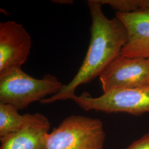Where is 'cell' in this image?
Masks as SVG:
<instances>
[{"instance_id": "1", "label": "cell", "mask_w": 149, "mask_h": 149, "mask_svg": "<svg viewBox=\"0 0 149 149\" xmlns=\"http://www.w3.org/2000/svg\"><path fill=\"white\" fill-rule=\"evenodd\" d=\"M91 18L90 42L85 58L76 74L55 95L40 102L52 104L58 101L73 100L76 89L100 76L117 59L128 41L125 27L116 17L108 19L102 10L98 0L87 2Z\"/></svg>"}, {"instance_id": "2", "label": "cell", "mask_w": 149, "mask_h": 149, "mask_svg": "<svg viewBox=\"0 0 149 149\" xmlns=\"http://www.w3.org/2000/svg\"><path fill=\"white\" fill-rule=\"evenodd\" d=\"M63 87L52 74H48L42 79H37L21 69L15 70L0 77V103L23 110L33 102L42 101L47 96L58 93Z\"/></svg>"}, {"instance_id": "3", "label": "cell", "mask_w": 149, "mask_h": 149, "mask_svg": "<svg viewBox=\"0 0 149 149\" xmlns=\"http://www.w3.org/2000/svg\"><path fill=\"white\" fill-rule=\"evenodd\" d=\"M105 138L100 119L70 116L48 134L47 149H103Z\"/></svg>"}, {"instance_id": "4", "label": "cell", "mask_w": 149, "mask_h": 149, "mask_svg": "<svg viewBox=\"0 0 149 149\" xmlns=\"http://www.w3.org/2000/svg\"><path fill=\"white\" fill-rule=\"evenodd\" d=\"M73 101L86 111L95 110L107 113H126L140 116L149 112V86L111 91L98 97L84 92Z\"/></svg>"}, {"instance_id": "5", "label": "cell", "mask_w": 149, "mask_h": 149, "mask_svg": "<svg viewBox=\"0 0 149 149\" xmlns=\"http://www.w3.org/2000/svg\"><path fill=\"white\" fill-rule=\"evenodd\" d=\"M104 93L149 86V59L119 56L100 76Z\"/></svg>"}, {"instance_id": "6", "label": "cell", "mask_w": 149, "mask_h": 149, "mask_svg": "<svg viewBox=\"0 0 149 149\" xmlns=\"http://www.w3.org/2000/svg\"><path fill=\"white\" fill-rule=\"evenodd\" d=\"M31 37L21 24L13 21L0 23V77L21 66L28 59Z\"/></svg>"}, {"instance_id": "7", "label": "cell", "mask_w": 149, "mask_h": 149, "mask_svg": "<svg viewBox=\"0 0 149 149\" xmlns=\"http://www.w3.org/2000/svg\"><path fill=\"white\" fill-rule=\"evenodd\" d=\"M128 33L127 43L120 56L128 58L149 59V13L139 11L128 13H116Z\"/></svg>"}, {"instance_id": "8", "label": "cell", "mask_w": 149, "mask_h": 149, "mask_svg": "<svg viewBox=\"0 0 149 149\" xmlns=\"http://www.w3.org/2000/svg\"><path fill=\"white\" fill-rule=\"evenodd\" d=\"M50 123L40 113H28L24 127L16 133L0 139V149H47Z\"/></svg>"}, {"instance_id": "9", "label": "cell", "mask_w": 149, "mask_h": 149, "mask_svg": "<svg viewBox=\"0 0 149 149\" xmlns=\"http://www.w3.org/2000/svg\"><path fill=\"white\" fill-rule=\"evenodd\" d=\"M27 119L28 113L21 115L15 107L0 103V139L20 130Z\"/></svg>"}, {"instance_id": "10", "label": "cell", "mask_w": 149, "mask_h": 149, "mask_svg": "<svg viewBox=\"0 0 149 149\" xmlns=\"http://www.w3.org/2000/svg\"><path fill=\"white\" fill-rule=\"evenodd\" d=\"M102 5H108L117 12L128 13L143 10L146 0H99Z\"/></svg>"}, {"instance_id": "11", "label": "cell", "mask_w": 149, "mask_h": 149, "mask_svg": "<svg viewBox=\"0 0 149 149\" xmlns=\"http://www.w3.org/2000/svg\"><path fill=\"white\" fill-rule=\"evenodd\" d=\"M125 149H149V133L135 141Z\"/></svg>"}, {"instance_id": "12", "label": "cell", "mask_w": 149, "mask_h": 149, "mask_svg": "<svg viewBox=\"0 0 149 149\" xmlns=\"http://www.w3.org/2000/svg\"><path fill=\"white\" fill-rule=\"evenodd\" d=\"M54 3H57L60 4H72L74 1L71 0H56V1H52Z\"/></svg>"}, {"instance_id": "13", "label": "cell", "mask_w": 149, "mask_h": 149, "mask_svg": "<svg viewBox=\"0 0 149 149\" xmlns=\"http://www.w3.org/2000/svg\"><path fill=\"white\" fill-rule=\"evenodd\" d=\"M141 11H146L149 13V0H146L143 8Z\"/></svg>"}]
</instances>
